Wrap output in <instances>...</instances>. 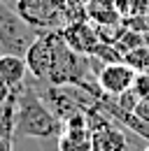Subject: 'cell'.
Here are the masks:
<instances>
[{"label":"cell","instance_id":"4","mask_svg":"<svg viewBox=\"0 0 149 151\" xmlns=\"http://www.w3.org/2000/svg\"><path fill=\"white\" fill-rule=\"evenodd\" d=\"M135 77H137V70L133 65H128L126 60H114V63H105L100 68V72L95 75V81L105 95L116 98V95L126 93L128 88H133Z\"/></svg>","mask_w":149,"mask_h":151},{"label":"cell","instance_id":"8","mask_svg":"<svg viewBox=\"0 0 149 151\" xmlns=\"http://www.w3.org/2000/svg\"><path fill=\"white\" fill-rule=\"evenodd\" d=\"M126 63L140 72H149V49L147 47H135L133 51L126 54Z\"/></svg>","mask_w":149,"mask_h":151},{"label":"cell","instance_id":"2","mask_svg":"<svg viewBox=\"0 0 149 151\" xmlns=\"http://www.w3.org/2000/svg\"><path fill=\"white\" fill-rule=\"evenodd\" d=\"M40 35L42 33L19 14L12 2L0 0V51L2 54L26 56V51Z\"/></svg>","mask_w":149,"mask_h":151},{"label":"cell","instance_id":"5","mask_svg":"<svg viewBox=\"0 0 149 151\" xmlns=\"http://www.w3.org/2000/svg\"><path fill=\"white\" fill-rule=\"evenodd\" d=\"M26 65H28V75L47 81V77L51 72L54 65V30L51 33H42L40 37L30 44V49L26 51Z\"/></svg>","mask_w":149,"mask_h":151},{"label":"cell","instance_id":"9","mask_svg":"<svg viewBox=\"0 0 149 151\" xmlns=\"http://www.w3.org/2000/svg\"><path fill=\"white\" fill-rule=\"evenodd\" d=\"M133 88H135V93L140 95V98H147L149 95V72H137Z\"/></svg>","mask_w":149,"mask_h":151},{"label":"cell","instance_id":"3","mask_svg":"<svg viewBox=\"0 0 149 151\" xmlns=\"http://www.w3.org/2000/svg\"><path fill=\"white\" fill-rule=\"evenodd\" d=\"M14 7L40 33H51L68 26L65 0H17Z\"/></svg>","mask_w":149,"mask_h":151},{"label":"cell","instance_id":"13","mask_svg":"<svg viewBox=\"0 0 149 151\" xmlns=\"http://www.w3.org/2000/svg\"><path fill=\"white\" fill-rule=\"evenodd\" d=\"M145 151H149V147H147V149H145Z\"/></svg>","mask_w":149,"mask_h":151},{"label":"cell","instance_id":"14","mask_svg":"<svg viewBox=\"0 0 149 151\" xmlns=\"http://www.w3.org/2000/svg\"><path fill=\"white\" fill-rule=\"evenodd\" d=\"M0 54H2V51H0Z\"/></svg>","mask_w":149,"mask_h":151},{"label":"cell","instance_id":"6","mask_svg":"<svg viewBox=\"0 0 149 151\" xmlns=\"http://www.w3.org/2000/svg\"><path fill=\"white\" fill-rule=\"evenodd\" d=\"M61 35H63V40L72 47L74 51H79L84 56H91L93 51L98 49V44H100L98 30H93L86 21H72V23H68L65 28H61Z\"/></svg>","mask_w":149,"mask_h":151},{"label":"cell","instance_id":"7","mask_svg":"<svg viewBox=\"0 0 149 151\" xmlns=\"http://www.w3.org/2000/svg\"><path fill=\"white\" fill-rule=\"evenodd\" d=\"M0 79H2L9 88L23 86V81L28 79L26 58L14 56V54H0Z\"/></svg>","mask_w":149,"mask_h":151},{"label":"cell","instance_id":"1","mask_svg":"<svg viewBox=\"0 0 149 151\" xmlns=\"http://www.w3.org/2000/svg\"><path fill=\"white\" fill-rule=\"evenodd\" d=\"M61 132H63V121L44 105V100L40 98L37 88L30 86V81L26 79L23 86L17 88V126H14V137L56 139Z\"/></svg>","mask_w":149,"mask_h":151},{"label":"cell","instance_id":"11","mask_svg":"<svg viewBox=\"0 0 149 151\" xmlns=\"http://www.w3.org/2000/svg\"><path fill=\"white\" fill-rule=\"evenodd\" d=\"M9 95H12V88H9V86H7V84L0 79V107H2V105L9 100Z\"/></svg>","mask_w":149,"mask_h":151},{"label":"cell","instance_id":"10","mask_svg":"<svg viewBox=\"0 0 149 151\" xmlns=\"http://www.w3.org/2000/svg\"><path fill=\"white\" fill-rule=\"evenodd\" d=\"M133 114H135L137 119H142V121H147V123H149V95H147V98H140V102L135 105Z\"/></svg>","mask_w":149,"mask_h":151},{"label":"cell","instance_id":"12","mask_svg":"<svg viewBox=\"0 0 149 151\" xmlns=\"http://www.w3.org/2000/svg\"><path fill=\"white\" fill-rule=\"evenodd\" d=\"M0 151H14V139L0 137Z\"/></svg>","mask_w":149,"mask_h":151}]
</instances>
